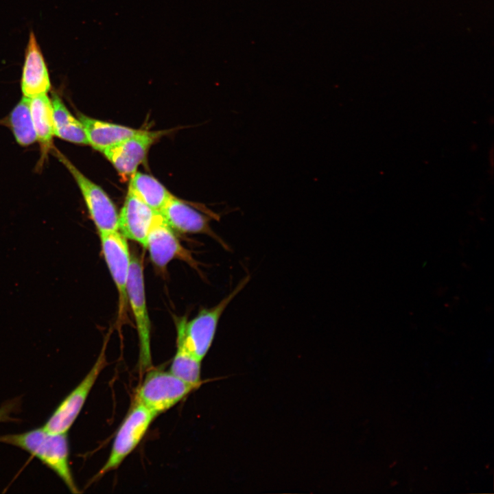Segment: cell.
Returning a JSON list of instances; mask_svg holds the SVG:
<instances>
[{
    "instance_id": "cell-9",
    "label": "cell",
    "mask_w": 494,
    "mask_h": 494,
    "mask_svg": "<svg viewBox=\"0 0 494 494\" xmlns=\"http://www.w3.org/2000/svg\"><path fill=\"white\" fill-rule=\"evenodd\" d=\"M144 248L148 249L153 263L161 269L174 259L184 260L193 266L196 264L159 212L149 231Z\"/></svg>"
},
{
    "instance_id": "cell-20",
    "label": "cell",
    "mask_w": 494,
    "mask_h": 494,
    "mask_svg": "<svg viewBox=\"0 0 494 494\" xmlns=\"http://www.w3.org/2000/svg\"><path fill=\"white\" fill-rule=\"evenodd\" d=\"M21 405V400L20 399V397L14 398L5 401L0 407V423L12 421L17 422L18 419L13 418L12 414L20 410Z\"/></svg>"
},
{
    "instance_id": "cell-18",
    "label": "cell",
    "mask_w": 494,
    "mask_h": 494,
    "mask_svg": "<svg viewBox=\"0 0 494 494\" xmlns=\"http://www.w3.org/2000/svg\"><path fill=\"white\" fill-rule=\"evenodd\" d=\"M128 189L157 211L173 196L156 178L137 172L131 176Z\"/></svg>"
},
{
    "instance_id": "cell-10",
    "label": "cell",
    "mask_w": 494,
    "mask_h": 494,
    "mask_svg": "<svg viewBox=\"0 0 494 494\" xmlns=\"http://www.w3.org/2000/svg\"><path fill=\"white\" fill-rule=\"evenodd\" d=\"M165 131H145L105 149L102 153L123 176H132L143 161L151 145Z\"/></svg>"
},
{
    "instance_id": "cell-12",
    "label": "cell",
    "mask_w": 494,
    "mask_h": 494,
    "mask_svg": "<svg viewBox=\"0 0 494 494\" xmlns=\"http://www.w3.org/2000/svg\"><path fill=\"white\" fill-rule=\"evenodd\" d=\"M158 212L172 229L181 233L207 234L228 248L211 228L209 217L174 196Z\"/></svg>"
},
{
    "instance_id": "cell-5",
    "label": "cell",
    "mask_w": 494,
    "mask_h": 494,
    "mask_svg": "<svg viewBox=\"0 0 494 494\" xmlns=\"http://www.w3.org/2000/svg\"><path fill=\"white\" fill-rule=\"evenodd\" d=\"M156 416V414L143 404L134 401L118 430L108 458L96 478L116 469L121 464L139 445Z\"/></svg>"
},
{
    "instance_id": "cell-19",
    "label": "cell",
    "mask_w": 494,
    "mask_h": 494,
    "mask_svg": "<svg viewBox=\"0 0 494 494\" xmlns=\"http://www.w3.org/2000/svg\"><path fill=\"white\" fill-rule=\"evenodd\" d=\"M6 122L19 145L28 146L37 141L31 116L29 97L23 96L9 114Z\"/></svg>"
},
{
    "instance_id": "cell-15",
    "label": "cell",
    "mask_w": 494,
    "mask_h": 494,
    "mask_svg": "<svg viewBox=\"0 0 494 494\" xmlns=\"http://www.w3.org/2000/svg\"><path fill=\"white\" fill-rule=\"evenodd\" d=\"M186 318L176 322V351L169 371L182 380L197 386H200L201 360L198 359L186 346L183 338V328Z\"/></svg>"
},
{
    "instance_id": "cell-3",
    "label": "cell",
    "mask_w": 494,
    "mask_h": 494,
    "mask_svg": "<svg viewBox=\"0 0 494 494\" xmlns=\"http://www.w3.org/2000/svg\"><path fill=\"white\" fill-rule=\"evenodd\" d=\"M250 280V274L239 283L217 305L204 308L189 321L185 322L183 338L187 348L200 360H202L209 350L217 330L221 316L231 302L242 292Z\"/></svg>"
},
{
    "instance_id": "cell-7",
    "label": "cell",
    "mask_w": 494,
    "mask_h": 494,
    "mask_svg": "<svg viewBox=\"0 0 494 494\" xmlns=\"http://www.w3.org/2000/svg\"><path fill=\"white\" fill-rule=\"evenodd\" d=\"M126 291L128 303L131 307L139 340L140 361L145 367L151 362V325L146 305L143 268L137 256H132Z\"/></svg>"
},
{
    "instance_id": "cell-11",
    "label": "cell",
    "mask_w": 494,
    "mask_h": 494,
    "mask_svg": "<svg viewBox=\"0 0 494 494\" xmlns=\"http://www.w3.org/2000/svg\"><path fill=\"white\" fill-rule=\"evenodd\" d=\"M158 212L128 189L119 214V231L126 238L137 242L144 247Z\"/></svg>"
},
{
    "instance_id": "cell-4",
    "label": "cell",
    "mask_w": 494,
    "mask_h": 494,
    "mask_svg": "<svg viewBox=\"0 0 494 494\" xmlns=\"http://www.w3.org/2000/svg\"><path fill=\"white\" fill-rule=\"evenodd\" d=\"M54 150L58 159L66 167L78 185L99 234L119 231V214L107 193L83 174L62 153L54 148Z\"/></svg>"
},
{
    "instance_id": "cell-6",
    "label": "cell",
    "mask_w": 494,
    "mask_h": 494,
    "mask_svg": "<svg viewBox=\"0 0 494 494\" xmlns=\"http://www.w3.org/2000/svg\"><path fill=\"white\" fill-rule=\"evenodd\" d=\"M106 364L105 346L80 383L66 396L43 425L51 433H67L79 415L99 375Z\"/></svg>"
},
{
    "instance_id": "cell-17",
    "label": "cell",
    "mask_w": 494,
    "mask_h": 494,
    "mask_svg": "<svg viewBox=\"0 0 494 494\" xmlns=\"http://www.w3.org/2000/svg\"><path fill=\"white\" fill-rule=\"evenodd\" d=\"M30 107L36 139L45 154L52 148L54 136L51 100L47 93L36 95L30 98Z\"/></svg>"
},
{
    "instance_id": "cell-1",
    "label": "cell",
    "mask_w": 494,
    "mask_h": 494,
    "mask_svg": "<svg viewBox=\"0 0 494 494\" xmlns=\"http://www.w3.org/2000/svg\"><path fill=\"white\" fill-rule=\"evenodd\" d=\"M67 433H51L38 427L20 433L0 435V443L17 447L38 458L52 470L73 493L80 491L69 465Z\"/></svg>"
},
{
    "instance_id": "cell-2",
    "label": "cell",
    "mask_w": 494,
    "mask_h": 494,
    "mask_svg": "<svg viewBox=\"0 0 494 494\" xmlns=\"http://www.w3.org/2000/svg\"><path fill=\"white\" fill-rule=\"evenodd\" d=\"M196 388L197 386L182 380L170 371L152 370L145 377L134 401L143 404L158 416Z\"/></svg>"
},
{
    "instance_id": "cell-16",
    "label": "cell",
    "mask_w": 494,
    "mask_h": 494,
    "mask_svg": "<svg viewBox=\"0 0 494 494\" xmlns=\"http://www.w3.org/2000/svg\"><path fill=\"white\" fill-rule=\"evenodd\" d=\"M54 136L64 141L87 145L88 141L80 121L69 112L58 95L52 94Z\"/></svg>"
},
{
    "instance_id": "cell-8",
    "label": "cell",
    "mask_w": 494,
    "mask_h": 494,
    "mask_svg": "<svg viewBox=\"0 0 494 494\" xmlns=\"http://www.w3.org/2000/svg\"><path fill=\"white\" fill-rule=\"evenodd\" d=\"M102 253L119 294V320H125L127 283L132 256L126 238L119 231L99 233Z\"/></svg>"
},
{
    "instance_id": "cell-13",
    "label": "cell",
    "mask_w": 494,
    "mask_h": 494,
    "mask_svg": "<svg viewBox=\"0 0 494 494\" xmlns=\"http://www.w3.org/2000/svg\"><path fill=\"white\" fill-rule=\"evenodd\" d=\"M21 87L23 96L29 98L46 94L51 89L48 69L33 32L25 51Z\"/></svg>"
},
{
    "instance_id": "cell-14",
    "label": "cell",
    "mask_w": 494,
    "mask_h": 494,
    "mask_svg": "<svg viewBox=\"0 0 494 494\" xmlns=\"http://www.w3.org/2000/svg\"><path fill=\"white\" fill-rule=\"evenodd\" d=\"M78 117L83 126L88 144L101 152L142 130L96 119L82 113H78Z\"/></svg>"
}]
</instances>
